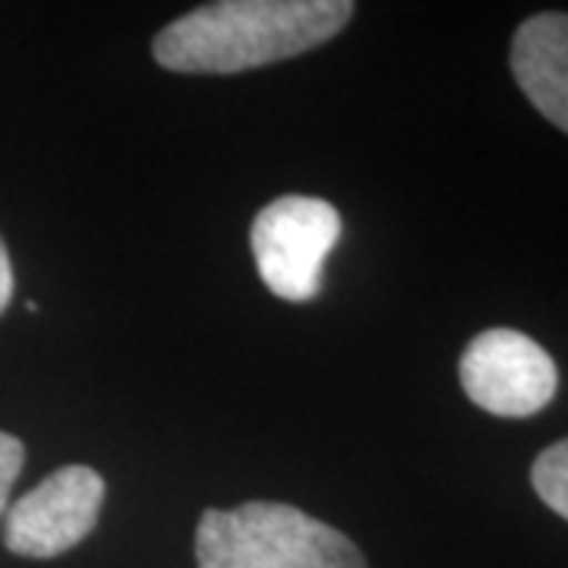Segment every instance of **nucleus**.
<instances>
[{
	"label": "nucleus",
	"mask_w": 568,
	"mask_h": 568,
	"mask_svg": "<svg viewBox=\"0 0 568 568\" xmlns=\"http://www.w3.org/2000/svg\"><path fill=\"white\" fill-rule=\"evenodd\" d=\"M351 17V0H222L164 26L152 54L174 73H244L320 48Z\"/></svg>",
	"instance_id": "1"
},
{
	"label": "nucleus",
	"mask_w": 568,
	"mask_h": 568,
	"mask_svg": "<svg viewBox=\"0 0 568 568\" xmlns=\"http://www.w3.org/2000/svg\"><path fill=\"white\" fill-rule=\"evenodd\" d=\"M200 568H366L364 552L287 503L209 508L196 528Z\"/></svg>",
	"instance_id": "2"
},
{
	"label": "nucleus",
	"mask_w": 568,
	"mask_h": 568,
	"mask_svg": "<svg viewBox=\"0 0 568 568\" xmlns=\"http://www.w3.org/2000/svg\"><path fill=\"white\" fill-rule=\"evenodd\" d=\"M342 237V215L320 196H282L256 215L253 260L265 287L291 304H306L323 287L328 253Z\"/></svg>",
	"instance_id": "3"
},
{
	"label": "nucleus",
	"mask_w": 568,
	"mask_h": 568,
	"mask_svg": "<svg viewBox=\"0 0 568 568\" xmlns=\"http://www.w3.org/2000/svg\"><path fill=\"white\" fill-rule=\"evenodd\" d=\"M467 398L496 417H530L552 402L559 369L544 347L515 328H487L462 354Z\"/></svg>",
	"instance_id": "4"
},
{
	"label": "nucleus",
	"mask_w": 568,
	"mask_h": 568,
	"mask_svg": "<svg viewBox=\"0 0 568 568\" xmlns=\"http://www.w3.org/2000/svg\"><path fill=\"white\" fill-rule=\"evenodd\" d=\"M102 503L104 480L99 470L85 465L61 467L7 508L3 544L26 559H54L92 534Z\"/></svg>",
	"instance_id": "5"
},
{
	"label": "nucleus",
	"mask_w": 568,
	"mask_h": 568,
	"mask_svg": "<svg viewBox=\"0 0 568 568\" xmlns=\"http://www.w3.org/2000/svg\"><path fill=\"white\" fill-rule=\"evenodd\" d=\"M511 73L528 102L568 133V13H537L518 26Z\"/></svg>",
	"instance_id": "6"
},
{
	"label": "nucleus",
	"mask_w": 568,
	"mask_h": 568,
	"mask_svg": "<svg viewBox=\"0 0 568 568\" xmlns=\"http://www.w3.org/2000/svg\"><path fill=\"white\" fill-rule=\"evenodd\" d=\"M530 484L537 489V496L568 521V439L537 455V462L530 467Z\"/></svg>",
	"instance_id": "7"
},
{
	"label": "nucleus",
	"mask_w": 568,
	"mask_h": 568,
	"mask_svg": "<svg viewBox=\"0 0 568 568\" xmlns=\"http://www.w3.org/2000/svg\"><path fill=\"white\" fill-rule=\"evenodd\" d=\"M22 462H26V448L17 436L10 433H0V518L7 511V503H10V489L20 477Z\"/></svg>",
	"instance_id": "8"
},
{
	"label": "nucleus",
	"mask_w": 568,
	"mask_h": 568,
	"mask_svg": "<svg viewBox=\"0 0 568 568\" xmlns=\"http://www.w3.org/2000/svg\"><path fill=\"white\" fill-rule=\"evenodd\" d=\"M13 297V265H10V253H7V244L0 237V313L7 310Z\"/></svg>",
	"instance_id": "9"
}]
</instances>
